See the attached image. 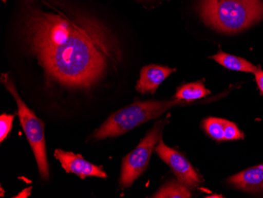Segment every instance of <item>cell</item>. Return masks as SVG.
<instances>
[{"instance_id":"13","label":"cell","mask_w":263,"mask_h":198,"mask_svg":"<svg viewBox=\"0 0 263 198\" xmlns=\"http://www.w3.org/2000/svg\"><path fill=\"white\" fill-rule=\"evenodd\" d=\"M227 120L210 117L203 121V128L210 137L216 141H224V130Z\"/></svg>"},{"instance_id":"3","label":"cell","mask_w":263,"mask_h":198,"mask_svg":"<svg viewBox=\"0 0 263 198\" xmlns=\"http://www.w3.org/2000/svg\"><path fill=\"white\" fill-rule=\"evenodd\" d=\"M190 102L174 98L168 101L135 102L112 114L104 123L95 131L92 138L102 140L106 137H118L128 132L135 127L159 117L166 111L177 105H183Z\"/></svg>"},{"instance_id":"1","label":"cell","mask_w":263,"mask_h":198,"mask_svg":"<svg viewBox=\"0 0 263 198\" xmlns=\"http://www.w3.org/2000/svg\"><path fill=\"white\" fill-rule=\"evenodd\" d=\"M25 32L47 78L68 88H91L120 60L115 38L89 17L32 10Z\"/></svg>"},{"instance_id":"15","label":"cell","mask_w":263,"mask_h":198,"mask_svg":"<svg viewBox=\"0 0 263 198\" xmlns=\"http://www.w3.org/2000/svg\"><path fill=\"white\" fill-rule=\"evenodd\" d=\"M243 137H245V134L239 130L237 125L227 120L226 130H224V141L238 140V139H243Z\"/></svg>"},{"instance_id":"11","label":"cell","mask_w":263,"mask_h":198,"mask_svg":"<svg viewBox=\"0 0 263 198\" xmlns=\"http://www.w3.org/2000/svg\"><path fill=\"white\" fill-rule=\"evenodd\" d=\"M210 94L211 92L205 87L204 84L201 81H197V82L184 84L181 87H179L174 95V98L185 100L191 103L193 100L203 98Z\"/></svg>"},{"instance_id":"7","label":"cell","mask_w":263,"mask_h":198,"mask_svg":"<svg viewBox=\"0 0 263 198\" xmlns=\"http://www.w3.org/2000/svg\"><path fill=\"white\" fill-rule=\"evenodd\" d=\"M54 156L60 162L66 172L73 173L82 179L90 176L101 178H106L107 177L102 167L97 166L88 162L81 155L74 154L62 149H56L54 151Z\"/></svg>"},{"instance_id":"14","label":"cell","mask_w":263,"mask_h":198,"mask_svg":"<svg viewBox=\"0 0 263 198\" xmlns=\"http://www.w3.org/2000/svg\"><path fill=\"white\" fill-rule=\"evenodd\" d=\"M14 119V115L2 114L0 116V141L1 142L7 138L9 133L11 131Z\"/></svg>"},{"instance_id":"9","label":"cell","mask_w":263,"mask_h":198,"mask_svg":"<svg viewBox=\"0 0 263 198\" xmlns=\"http://www.w3.org/2000/svg\"><path fill=\"white\" fill-rule=\"evenodd\" d=\"M238 190L248 193H263V165L252 167L228 179Z\"/></svg>"},{"instance_id":"16","label":"cell","mask_w":263,"mask_h":198,"mask_svg":"<svg viewBox=\"0 0 263 198\" xmlns=\"http://www.w3.org/2000/svg\"><path fill=\"white\" fill-rule=\"evenodd\" d=\"M254 74L255 75V80H256L258 88L261 91V94H263V70L260 68V66H258Z\"/></svg>"},{"instance_id":"6","label":"cell","mask_w":263,"mask_h":198,"mask_svg":"<svg viewBox=\"0 0 263 198\" xmlns=\"http://www.w3.org/2000/svg\"><path fill=\"white\" fill-rule=\"evenodd\" d=\"M155 153L172 169L177 180L189 188H196L201 184V177L189 161L175 149L167 146L162 139L155 148Z\"/></svg>"},{"instance_id":"17","label":"cell","mask_w":263,"mask_h":198,"mask_svg":"<svg viewBox=\"0 0 263 198\" xmlns=\"http://www.w3.org/2000/svg\"><path fill=\"white\" fill-rule=\"evenodd\" d=\"M31 190H32V187L25 189L23 191L21 192L19 194H17V196H14V197H28V196L31 194Z\"/></svg>"},{"instance_id":"12","label":"cell","mask_w":263,"mask_h":198,"mask_svg":"<svg viewBox=\"0 0 263 198\" xmlns=\"http://www.w3.org/2000/svg\"><path fill=\"white\" fill-rule=\"evenodd\" d=\"M152 197L156 198H189L192 193L189 187L178 180H173L161 187Z\"/></svg>"},{"instance_id":"18","label":"cell","mask_w":263,"mask_h":198,"mask_svg":"<svg viewBox=\"0 0 263 198\" xmlns=\"http://www.w3.org/2000/svg\"><path fill=\"white\" fill-rule=\"evenodd\" d=\"M1 192H2V194H1V196H4V194H3V193H4V189L1 188Z\"/></svg>"},{"instance_id":"10","label":"cell","mask_w":263,"mask_h":198,"mask_svg":"<svg viewBox=\"0 0 263 198\" xmlns=\"http://www.w3.org/2000/svg\"><path fill=\"white\" fill-rule=\"evenodd\" d=\"M211 58L221 66L231 70L255 73L257 69V66L243 58L226 54L221 50L218 51V54L213 56Z\"/></svg>"},{"instance_id":"5","label":"cell","mask_w":263,"mask_h":198,"mask_svg":"<svg viewBox=\"0 0 263 198\" xmlns=\"http://www.w3.org/2000/svg\"><path fill=\"white\" fill-rule=\"evenodd\" d=\"M165 122L159 121L154 125L140 144L122 160L120 186L128 188L143 174L148 166L151 156L156 145L162 139Z\"/></svg>"},{"instance_id":"8","label":"cell","mask_w":263,"mask_h":198,"mask_svg":"<svg viewBox=\"0 0 263 198\" xmlns=\"http://www.w3.org/2000/svg\"><path fill=\"white\" fill-rule=\"evenodd\" d=\"M174 71H176V69L159 65L151 64L143 66L136 89L139 93L154 94L159 85Z\"/></svg>"},{"instance_id":"2","label":"cell","mask_w":263,"mask_h":198,"mask_svg":"<svg viewBox=\"0 0 263 198\" xmlns=\"http://www.w3.org/2000/svg\"><path fill=\"white\" fill-rule=\"evenodd\" d=\"M200 14L213 29L236 33L262 20L263 3L261 0H202Z\"/></svg>"},{"instance_id":"4","label":"cell","mask_w":263,"mask_h":198,"mask_svg":"<svg viewBox=\"0 0 263 198\" xmlns=\"http://www.w3.org/2000/svg\"><path fill=\"white\" fill-rule=\"evenodd\" d=\"M2 82L7 89L10 92L17 106L19 119L24 132L27 137L28 141L33 151L35 160L37 163L40 174L44 179L49 177V166L47 163L46 153L45 134L44 123L29 109L22 100L14 82L7 74H3Z\"/></svg>"}]
</instances>
